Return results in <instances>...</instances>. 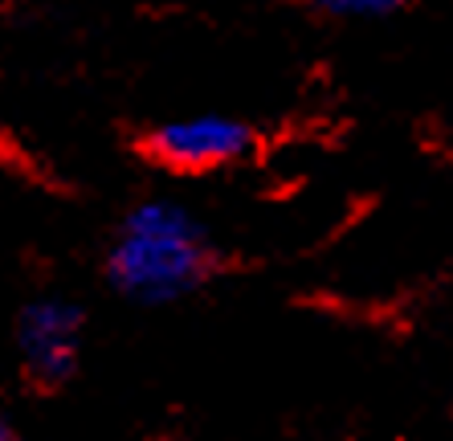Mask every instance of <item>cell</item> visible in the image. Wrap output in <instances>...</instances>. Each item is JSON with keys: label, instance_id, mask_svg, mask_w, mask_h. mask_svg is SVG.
I'll list each match as a JSON object with an SVG mask.
<instances>
[{"label": "cell", "instance_id": "obj_1", "mask_svg": "<svg viewBox=\"0 0 453 441\" xmlns=\"http://www.w3.org/2000/svg\"><path fill=\"white\" fill-rule=\"evenodd\" d=\"M221 274V250L176 200H143L106 250V282L135 303H176Z\"/></svg>", "mask_w": 453, "mask_h": 441}, {"label": "cell", "instance_id": "obj_2", "mask_svg": "<svg viewBox=\"0 0 453 441\" xmlns=\"http://www.w3.org/2000/svg\"><path fill=\"white\" fill-rule=\"evenodd\" d=\"M143 164L172 176H209V172L237 168L257 151V131L229 115H192L168 119L131 139Z\"/></svg>", "mask_w": 453, "mask_h": 441}, {"label": "cell", "instance_id": "obj_3", "mask_svg": "<svg viewBox=\"0 0 453 441\" xmlns=\"http://www.w3.org/2000/svg\"><path fill=\"white\" fill-rule=\"evenodd\" d=\"M82 311L65 298H37L17 319V347H21L25 376L42 389H62L78 372L82 356Z\"/></svg>", "mask_w": 453, "mask_h": 441}, {"label": "cell", "instance_id": "obj_4", "mask_svg": "<svg viewBox=\"0 0 453 441\" xmlns=\"http://www.w3.org/2000/svg\"><path fill=\"white\" fill-rule=\"evenodd\" d=\"M323 17L335 21H388L404 9V0H315Z\"/></svg>", "mask_w": 453, "mask_h": 441}, {"label": "cell", "instance_id": "obj_5", "mask_svg": "<svg viewBox=\"0 0 453 441\" xmlns=\"http://www.w3.org/2000/svg\"><path fill=\"white\" fill-rule=\"evenodd\" d=\"M0 441H21V433L12 429V421L4 417V409H0Z\"/></svg>", "mask_w": 453, "mask_h": 441}]
</instances>
